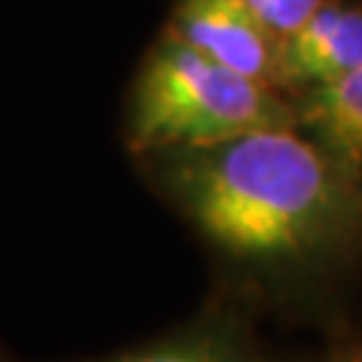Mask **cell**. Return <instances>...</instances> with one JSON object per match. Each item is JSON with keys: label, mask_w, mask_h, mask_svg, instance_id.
<instances>
[{"label": "cell", "mask_w": 362, "mask_h": 362, "mask_svg": "<svg viewBox=\"0 0 362 362\" xmlns=\"http://www.w3.org/2000/svg\"><path fill=\"white\" fill-rule=\"evenodd\" d=\"M169 209L236 282L306 296L362 260V180L298 129L140 156Z\"/></svg>", "instance_id": "1"}, {"label": "cell", "mask_w": 362, "mask_h": 362, "mask_svg": "<svg viewBox=\"0 0 362 362\" xmlns=\"http://www.w3.org/2000/svg\"><path fill=\"white\" fill-rule=\"evenodd\" d=\"M263 129H296L287 94L212 62L172 33L145 57L127 107V145L137 158Z\"/></svg>", "instance_id": "2"}, {"label": "cell", "mask_w": 362, "mask_h": 362, "mask_svg": "<svg viewBox=\"0 0 362 362\" xmlns=\"http://www.w3.org/2000/svg\"><path fill=\"white\" fill-rule=\"evenodd\" d=\"M169 33L212 62L282 91V38L260 22L245 0H180Z\"/></svg>", "instance_id": "3"}, {"label": "cell", "mask_w": 362, "mask_h": 362, "mask_svg": "<svg viewBox=\"0 0 362 362\" xmlns=\"http://www.w3.org/2000/svg\"><path fill=\"white\" fill-rule=\"evenodd\" d=\"M357 67H362V0H325L282 38L279 78L290 100L336 83Z\"/></svg>", "instance_id": "4"}, {"label": "cell", "mask_w": 362, "mask_h": 362, "mask_svg": "<svg viewBox=\"0 0 362 362\" xmlns=\"http://www.w3.org/2000/svg\"><path fill=\"white\" fill-rule=\"evenodd\" d=\"M91 362H276L239 311L218 306L167 336Z\"/></svg>", "instance_id": "5"}, {"label": "cell", "mask_w": 362, "mask_h": 362, "mask_svg": "<svg viewBox=\"0 0 362 362\" xmlns=\"http://www.w3.org/2000/svg\"><path fill=\"white\" fill-rule=\"evenodd\" d=\"M296 129L362 180V67L293 97Z\"/></svg>", "instance_id": "6"}, {"label": "cell", "mask_w": 362, "mask_h": 362, "mask_svg": "<svg viewBox=\"0 0 362 362\" xmlns=\"http://www.w3.org/2000/svg\"><path fill=\"white\" fill-rule=\"evenodd\" d=\"M245 3L276 38H287L325 0H245Z\"/></svg>", "instance_id": "7"}, {"label": "cell", "mask_w": 362, "mask_h": 362, "mask_svg": "<svg viewBox=\"0 0 362 362\" xmlns=\"http://www.w3.org/2000/svg\"><path fill=\"white\" fill-rule=\"evenodd\" d=\"M330 362H362V344H351L346 349H341Z\"/></svg>", "instance_id": "8"}]
</instances>
